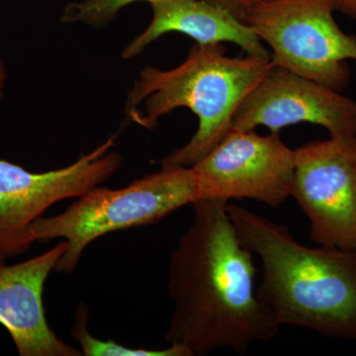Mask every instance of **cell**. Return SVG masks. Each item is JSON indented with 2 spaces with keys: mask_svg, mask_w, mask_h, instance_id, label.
I'll return each instance as SVG.
<instances>
[{
  "mask_svg": "<svg viewBox=\"0 0 356 356\" xmlns=\"http://www.w3.org/2000/svg\"><path fill=\"white\" fill-rule=\"evenodd\" d=\"M229 201L199 199L193 219L170 257L168 292L173 302L166 343L191 356L219 348L238 355L273 339L281 325L257 295L254 254L243 245Z\"/></svg>",
  "mask_w": 356,
  "mask_h": 356,
  "instance_id": "1",
  "label": "cell"
},
{
  "mask_svg": "<svg viewBox=\"0 0 356 356\" xmlns=\"http://www.w3.org/2000/svg\"><path fill=\"white\" fill-rule=\"evenodd\" d=\"M111 136L72 165L35 173L0 159V259L22 254L32 245L30 227L54 204L81 197L118 172L122 156Z\"/></svg>",
  "mask_w": 356,
  "mask_h": 356,
  "instance_id": "6",
  "label": "cell"
},
{
  "mask_svg": "<svg viewBox=\"0 0 356 356\" xmlns=\"http://www.w3.org/2000/svg\"><path fill=\"white\" fill-rule=\"evenodd\" d=\"M89 310L86 304L77 306L76 320L72 336L81 346V353L86 356H191L185 348L170 344L165 350L130 348L113 341H102L91 336L88 332Z\"/></svg>",
  "mask_w": 356,
  "mask_h": 356,
  "instance_id": "12",
  "label": "cell"
},
{
  "mask_svg": "<svg viewBox=\"0 0 356 356\" xmlns=\"http://www.w3.org/2000/svg\"><path fill=\"white\" fill-rule=\"evenodd\" d=\"M3 264V261H1V259H0V264Z\"/></svg>",
  "mask_w": 356,
  "mask_h": 356,
  "instance_id": "17",
  "label": "cell"
},
{
  "mask_svg": "<svg viewBox=\"0 0 356 356\" xmlns=\"http://www.w3.org/2000/svg\"><path fill=\"white\" fill-rule=\"evenodd\" d=\"M299 123L322 126L332 138L353 137L356 136V102L274 65L236 110L229 131L266 126L280 133Z\"/></svg>",
  "mask_w": 356,
  "mask_h": 356,
  "instance_id": "9",
  "label": "cell"
},
{
  "mask_svg": "<svg viewBox=\"0 0 356 356\" xmlns=\"http://www.w3.org/2000/svg\"><path fill=\"white\" fill-rule=\"evenodd\" d=\"M153 19L122 51L124 60L139 56L163 35L178 32L196 43H233L248 56L271 58L254 30L233 14L204 0H156L149 4Z\"/></svg>",
  "mask_w": 356,
  "mask_h": 356,
  "instance_id": "11",
  "label": "cell"
},
{
  "mask_svg": "<svg viewBox=\"0 0 356 356\" xmlns=\"http://www.w3.org/2000/svg\"><path fill=\"white\" fill-rule=\"evenodd\" d=\"M191 168L161 166L120 189L95 187L56 216L40 217L30 227L32 243L63 238L67 243L55 270L70 274L91 243L112 232L149 226L198 200Z\"/></svg>",
  "mask_w": 356,
  "mask_h": 356,
  "instance_id": "4",
  "label": "cell"
},
{
  "mask_svg": "<svg viewBox=\"0 0 356 356\" xmlns=\"http://www.w3.org/2000/svg\"><path fill=\"white\" fill-rule=\"evenodd\" d=\"M156 0H81L65 7L60 21L65 24H83L92 28L105 27L126 7L137 2L153 3Z\"/></svg>",
  "mask_w": 356,
  "mask_h": 356,
  "instance_id": "13",
  "label": "cell"
},
{
  "mask_svg": "<svg viewBox=\"0 0 356 356\" xmlns=\"http://www.w3.org/2000/svg\"><path fill=\"white\" fill-rule=\"evenodd\" d=\"M334 11L348 16L356 22V0H332Z\"/></svg>",
  "mask_w": 356,
  "mask_h": 356,
  "instance_id": "15",
  "label": "cell"
},
{
  "mask_svg": "<svg viewBox=\"0 0 356 356\" xmlns=\"http://www.w3.org/2000/svg\"><path fill=\"white\" fill-rule=\"evenodd\" d=\"M6 72L4 69L3 62L2 58L0 57V102H1L2 97H3L4 86H6Z\"/></svg>",
  "mask_w": 356,
  "mask_h": 356,
  "instance_id": "16",
  "label": "cell"
},
{
  "mask_svg": "<svg viewBox=\"0 0 356 356\" xmlns=\"http://www.w3.org/2000/svg\"><path fill=\"white\" fill-rule=\"evenodd\" d=\"M191 168L199 199H252L278 208L291 197L295 149L280 133L229 131Z\"/></svg>",
  "mask_w": 356,
  "mask_h": 356,
  "instance_id": "8",
  "label": "cell"
},
{
  "mask_svg": "<svg viewBox=\"0 0 356 356\" xmlns=\"http://www.w3.org/2000/svg\"><path fill=\"white\" fill-rule=\"evenodd\" d=\"M222 44L196 43L182 64L172 70L146 67L129 91L126 113L147 129L161 117L185 107L197 116V131L184 147L161 161V166L191 168L229 132L234 115L273 69L271 58H231Z\"/></svg>",
  "mask_w": 356,
  "mask_h": 356,
  "instance_id": "3",
  "label": "cell"
},
{
  "mask_svg": "<svg viewBox=\"0 0 356 356\" xmlns=\"http://www.w3.org/2000/svg\"><path fill=\"white\" fill-rule=\"evenodd\" d=\"M67 248L65 241L15 266L0 264V324L20 355H83L51 331L44 315V285Z\"/></svg>",
  "mask_w": 356,
  "mask_h": 356,
  "instance_id": "10",
  "label": "cell"
},
{
  "mask_svg": "<svg viewBox=\"0 0 356 356\" xmlns=\"http://www.w3.org/2000/svg\"><path fill=\"white\" fill-rule=\"evenodd\" d=\"M332 0H261L245 23L271 49L275 65L334 90L350 86L356 35L341 29Z\"/></svg>",
  "mask_w": 356,
  "mask_h": 356,
  "instance_id": "5",
  "label": "cell"
},
{
  "mask_svg": "<svg viewBox=\"0 0 356 356\" xmlns=\"http://www.w3.org/2000/svg\"><path fill=\"white\" fill-rule=\"evenodd\" d=\"M243 245L259 257L257 295L280 325L356 341V250L306 247L284 225L228 204Z\"/></svg>",
  "mask_w": 356,
  "mask_h": 356,
  "instance_id": "2",
  "label": "cell"
},
{
  "mask_svg": "<svg viewBox=\"0 0 356 356\" xmlns=\"http://www.w3.org/2000/svg\"><path fill=\"white\" fill-rule=\"evenodd\" d=\"M229 11L238 19L245 22V17L250 9L261 0H204Z\"/></svg>",
  "mask_w": 356,
  "mask_h": 356,
  "instance_id": "14",
  "label": "cell"
},
{
  "mask_svg": "<svg viewBox=\"0 0 356 356\" xmlns=\"http://www.w3.org/2000/svg\"><path fill=\"white\" fill-rule=\"evenodd\" d=\"M291 197L310 222L314 243L356 250V136L297 147Z\"/></svg>",
  "mask_w": 356,
  "mask_h": 356,
  "instance_id": "7",
  "label": "cell"
}]
</instances>
